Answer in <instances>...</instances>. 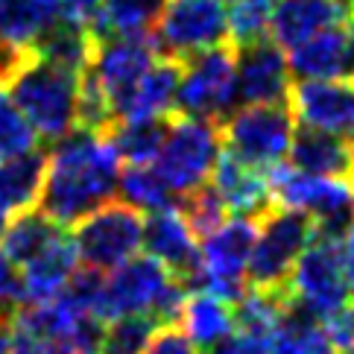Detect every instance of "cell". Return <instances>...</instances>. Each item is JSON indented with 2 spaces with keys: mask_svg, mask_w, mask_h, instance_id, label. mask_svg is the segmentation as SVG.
Instances as JSON below:
<instances>
[{
  "mask_svg": "<svg viewBox=\"0 0 354 354\" xmlns=\"http://www.w3.org/2000/svg\"><path fill=\"white\" fill-rule=\"evenodd\" d=\"M120 185V156L106 135L73 129L47 153L39 208L59 225H77L109 202Z\"/></svg>",
  "mask_w": 354,
  "mask_h": 354,
  "instance_id": "cell-1",
  "label": "cell"
},
{
  "mask_svg": "<svg viewBox=\"0 0 354 354\" xmlns=\"http://www.w3.org/2000/svg\"><path fill=\"white\" fill-rule=\"evenodd\" d=\"M80 77L82 73L65 71L32 53V59L18 71V77L9 82L12 103L30 120L35 135L50 144L77 129Z\"/></svg>",
  "mask_w": 354,
  "mask_h": 354,
  "instance_id": "cell-2",
  "label": "cell"
},
{
  "mask_svg": "<svg viewBox=\"0 0 354 354\" xmlns=\"http://www.w3.org/2000/svg\"><path fill=\"white\" fill-rule=\"evenodd\" d=\"M223 156V129L214 120H199L187 115H170L167 138L153 167L170 185L176 196H187L196 187L208 185L214 167Z\"/></svg>",
  "mask_w": 354,
  "mask_h": 354,
  "instance_id": "cell-3",
  "label": "cell"
},
{
  "mask_svg": "<svg viewBox=\"0 0 354 354\" xmlns=\"http://www.w3.org/2000/svg\"><path fill=\"white\" fill-rule=\"evenodd\" d=\"M220 129L225 153L270 173L281 167L284 158H290L296 138V115L290 103L243 106L225 118Z\"/></svg>",
  "mask_w": 354,
  "mask_h": 354,
  "instance_id": "cell-4",
  "label": "cell"
},
{
  "mask_svg": "<svg viewBox=\"0 0 354 354\" xmlns=\"http://www.w3.org/2000/svg\"><path fill=\"white\" fill-rule=\"evenodd\" d=\"M316 237V220L305 211L272 208L258 220V240L249 263V287L290 290L299 258Z\"/></svg>",
  "mask_w": 354,
  "mask_h": 354,
  "instance_id": "cell-5",
  "label": "cell"
},
{
  "mask_svg": "<svg viewBox=\"0 0 354 354\" xmlns=\"http://www.w3.org/2000/svg\"><path fill=\"white\" fill-rule=\"evenodd\" d=\"M237 100V47L223 44L196 53L182 65L176 115L223 123L234 115Z\"/></svg>",
  "mask_w": 354,
  "mask_h": 354,
  "instance_id": "cell-6",
  "label": "cell"
},
{
  "mask_svg": "<svg viewBox=\"0 0 354 354\" xmlns=\"http://www.w3.org/2000/svg\"><path fill=\"white\" fill-rule=\"evenodd\" d=\"M153 41L164 59L179 65L211 47L232 44L229 0H170Z\"/></svg>",
  "mask_w": 354,
  "mask_h": 354,
  "instance_id": "cell-7",
  "label": "cell"
},
{
  "mask_svg": "<svg viewBox=\"0 0 354 354\" xmlns=\"http://www.w3.org/2000/svg\"><path fill=\"white\" fill-rule=\"evenodd\" d=\"M258 240V220H225L214 234L199 240V281L196 290L234 301L249 287V263Z\"/></svg>",
  "mask_w": 354,
  "mask_h": 354,
  "instance_id": "cell-8",
  "label": "cell"
},
{
  "mask_svg": "<svg viewBox=\"0 0 354 354\" xmlns=\"http://www.w3.org/2000/svg\"><path fill=\"white\" fill-rule=\"evenodd\" d=\"M144 225L147 220L141 217V211L126 205L123 199L94 211L91 217L77 223V232H73L82 267L111 272L126 261L138 258V249L144 246Z\"/></svg>",
  "mask_w": 354,
  "mask_h": 354,
  "instance_id": "cell-9",
  "label": "cell"
},
{
  "mask_svg": "<svg viewBox=\"0 0 354 354\" xmlns=\"http://www.w3.org/2000/svg\"><path fill=\"white\" fill-rule=\"evenodd\" d=\"M290 296L296 305L310 310L319 319H331L334 313L348 308V281L343 267V246L339 237L316 234L313 243L299 258L293 275H290Z\"/></svg>",
  "mask_w": 354,
  "mask_h": 354,
  "instance_id": "cell-10",
  "label": "cell"
},
{
  "mask_svg": "<svg viewBox=\"0 0 354 354\" xmlns=\"http://www.w3.org/2000/svg\"><path fill=\"white\" fill-rule=\"evenodd\" d=\"M173 272L158 263L156 258H132L123 267L111 270L103 278V290H100L94 316L103 325L123 319V316H135V313H153L156 301L161 293L167 290L173 281Z\"/></svg>",
  "mask_w": 354,
  "mask_h": 354,
  "instance_id": "cell-11",
  "label": "cell"
},
{
  "mask_svg": "<svg viewBox=\"0 0 354 354\" xmlns=\"http://www.w3.org/2000/svg\"><path fill=\"white\" fill-rule=\"evenodd\" d=\"M161 59L153 35H111L97 44V56L91 62L94 77L103 85V91L111 103V111L120 120L126 100L132 97L149 68Z\"/></svg>",
  "mask_w": 354,
  "mask_h": 354,
  "instance_id": "cell-12",
  "label": "cell"
},
{
  "mask_svg": "<svg viewBox=\"0 0 354 354\" xmlns=\"http://www.w3.org/2000/svg\"><path fill=\"white\" fill-rule=\"evenodd\" d=\"M293 71L284 50L272 39L237 47V100L240 106L287 103L293 88Z\"/></svg>",
  "mask_w": 354,
  "mask_h": 354,
  "instance_id": "cell-13",
  "label": "cell"
},
{
  "mask_svg": "<svg viewBox=\"0 0 354 354\" xmlns=\"http://www.w3.org/2000/svg\"><path fill=\"white\" fill-rule=\"evenodd\" d=\"M290 109L301 126L354 141V85L346 80H301L290 88Z\"/></svg>",
  "mask_w": 354,
  "mask_h": 354,
  "instance_id": "cell-14",
  "label": "cell"
},
{
  "mask_svg": "<svg viewBox=\"0 0 354 354\" xmlns=\"http://www.w3.org/2000/svg\"><path fill=\"white\" fill-rule=\"evenodd\" d=\"M144 249L194 293L199 281V237L179 208L149 214L144 225Z\"/></svg>",
  "mask_w": 354,
  "mask_h": 354,
  "instance_id": "cell-15",
  "label": "cell"
},
{
  "mask_svg": "<svg viewBox=\"0 0 354 354\" xmlns=\"http://www.w3.org/2000/svg\"><path fill=\"white\" fill-rule=\"evenodd\" d=\"M351 6L343 0H278L270 18V39L281 50H293L339 24H348Z\"/></svg>",
  "mask_w": 354,
  "mask_h": 354,
  "instance_id": "cell-16",
  "label": "cell"
},
{
  "mask_svg": "<svg viewBox=\"0 0 354 354\" xmlns=\"http://www.w3.org/2000/svg\"><path fill=\"white\" fill-rule=\"evenodd\" d=\"M211 185L217 187V194L223 196L225 208L234 211L237 217H252L261 220L267 211H272V191H270V176L252 167V164L240 161L229 156L223 149V156L214 167Z\"/></svg>",
  "mask_w": 354,
  "mask_h": 354,
  "instance_id": "cell-17",
  "label": "cell"
},
{
  "mask_svg": "<svg viewBox=\"0 0 354 354\" xmlns=\"http://www.w3.org/2000/svg\"><path fill=\"white\" fill-rule=\"evenodd\" d=\"M290 167L322 179H354V141L331 132L296 129L293 149H290Z\"/></svg>",
  "mask_w": 354,
  "mask_h": 354,
  "instance_id": "cell-18",
  "label": "cell"
},
{
  "mask_svg": "<svg viewBox=\"0 0 354 354\" xmlns=\"http://www.w3.org/2000/svg\"><path fill=\"white\" fill-rule=\"evenodd\" d=\"M80 252L73 237L59 234L39 258H32L24 267V287L27 301H53L62 296V290L80 270Z\"/></svg>",
  "mask_w": 354,
  "mask_h": 354,
  "instance_id": "cell-19",
  "label": "cell"
},
{
  "mask_svg": "<svg viewBox=\"0 0 354 354\" xmlns=\"http://www.w3.org/2000/svg\"><path fill=\"white\" fill-rule=\"evenodd\" d=\"M348 24H339L290 50V71L301 80H337L348 71Z\"/></svg>",
  "mask_w": 354,
  "mask_h": 354,
  "instance_id": "cell-20",
  "label": "cell"
},
{
  "mask_svg": "<svg viewBox=\"0 0 354 354\" xmlns=\"http://www.w3.org/2000/svg\"><path fill=\"white\" fill-rule=\"evenodd\" d=\"M182 65L173 59H158L149 68L147 77L138 82L132 97L126 100L120 120H161L176 111V97H179Z\"/></svg>",
  "mask_w": 354,
  "mask_h": 354,
  "instance_id": "cell-21",
  "label": "cell"
},
{
  "mask_svg": "<svg viewBox=\"0 0 354 354\" xmlns=\"http://www.w3.org/2000/svg\"><path fill=\"white\" fill-rule=\"evenodd\" d=\"M44 176H47L44 149H32V153L0 161V214L15 217V214L39 205Z\"/></svg>",
  "mask_w": 354,
  "mask_h": 354,
  "instance_id": "cell-22",
  "label": "cell"
},
{
  "mask_svg": "<svg viewBox=\"0 0 354 354\" xmlns=\"http://www.w3.org/2000/svg\"><path fill=\"white\" fill-rule=\"evenodd\" d=\"M182 331L196 343L199 351H208L217 343H223L225 337H232L237 331V316L234 305L220 296L208 293V290H194L185 301L182 310Z\"/></svg>",
  "mask_w": 354,
  "mask_h": 354,
  "instance_id": "cell-23",
  "label": "cell"
},
{
  "mask_svg": "<svg viewBox=\"0 0 354 354\" xmlns=\"http://www.w3.org/2000/svg\"><path fill=\"white\" fill-rule=\"evenodd\" d=\"M62 18V0H0V41L32 50Z\"/></svg>",
  "mask_w": 354,
  "mask_h": 354,
  "instance_id": "cell-24",
  "label": "cell"
},
{
  "mask_svg": "<svg viewBox=\"0 0 354 354\" xmlns=\"http://www.w3.org/2000/svg\"><path fill=\"white\" fill-rule=\"evenodd\" d=\"M62 229H65V225L50 220L41 208L21 211L6 223L3 240H0V252H3L15 267L24 270L32 258H39L59 234H65Z\"/></svg>",
  "mask_w": 354,
  "mask_h": 354,
  "instance_id": "cell-25",
  "label": "cell"
},
{
  "mask_svg": "<svg viewBox=\"0 0 354 354\" xmlns=\"http://www.w3.org/2000/svg\"><path fill=\"white\" fill-rule=\"evenodd\" d=\"M97 44L100 41L91 30H85L68 18H59L32 50H35V56L53 62L59 68L73 71V73H85L97 56Z\"/></svg>",
  "mask_w": 354,
  "mask_h": 354,
  "instance_id": "cell-26",
  "label": "cell"
},
{
  "mask_svg": "<svg viewBox=\"0 0 354 354\" xmlns=\"http://www.w3.org/2000/svg\"><path fill=\"white\" fill-rule=\"evenodd\" d=\"M270 354H339L325 322L301 305H290L270 343Z\"/></svg>",
  "mask_w": 354,
  "mask_h": 354,
  "instance_id": "cell-27",
  "label": "cell"
},
{
  "mask_svg": "<svg viewBox=\"0 0 354 354\" xmlns=\"http://www.w3.org/2000/svg\"><path fill=\"white\" fill-rule=\"evenodd\" d=\"M170 0H103L97 39L111 35H153Z\"/></svg>",
  "mask_w": 354,
  "mask_h": 354,
  "instance_id": "cell-28",
  "label": "cell"
},
{
  "mask_svg": "<svg viewBox=\"0 0 354 354\" xmlns=\"http://www.w3.org/2000/svg\"><path fill=\"white\" fill-rule=\"evenodd\" d=\"M118 191L126 205L138 208L141 214L179 208V196L170 191V185L161 179V173L153 164H126V170L120 173Z\"/></svg>",
  "mask_w": 354,
  "mask_h": 354,
  "instance_id": "cell-29",
  "label": "cell"
},
{
  "mask_svg": "<svg viewBox=\"0 0 354 354\" xmlns=\"http://www.w3.org/2000/svg\"><path fill=\"white\" fill-rule=\"evenodd\" d=\"M170 118L161 120H118L106 138L115 144L120 161L126 164H156L164 138H167Z\"/></svg>",
  "mask_w": 354,
  "mask_h": 354,
  "instance_id": "cell-30",
  "label": "cell"
},
{
  "mask_svg": "<svg viewBox=\"0 0 354 354\" xmlns=\"http://www.w3.org/2000/svg\"><path fill=\"white\" fill-rule=\"evenodd\" d=\"M161 328L164 325L153 313L123 316V319L109 322L97 354H147V348L153 346V339L158 337Z\"/></svg>",
  "mask_w": 354,
  "mask_h": 354,
  "instance_id": "cell-31",
  "label": "cell"
},
{
  "mask_svg": "<svg viewBox=\"0 0 354 354\" xmlns=\"http://www.w3.org/2000/svg\"><path fill=\"white\" fill-rule=\"evenodd\" d=\"M278 0H229L232 44L243 47L252 41L270 39V18Z\"/></svg>",
  "mask_w": 354,
  "mask_h": 354,
  "instance_id": "cell-32",
  "label": "cell"
},
{
  "mask_svg": "<svg viewBox=\"0 0 354 354\" xmlns=\"http://www.w3.org/2000/svg\"><path fill=\"white\" fill-rule=\"evenodd\" d=\"M179 211L185 214V220L191 223V229L199 240H205L208 234H214L220 229V225L225 223V214H229V208H225L223 196L217 194V187H214L211 182L196 187L194 194H187L179 199Z\"/></svg>",
  "mask_w": 354,
  "mask_h": 354,
  "instance_id": "cell-33",
  "label": "cell"
},
{
  "mask_svg": "<svg viewBox=\"0 0 354 354\" xmlns=\"http://www.w3.org/2000/svg\"><path fill=\"white\" fill-rule=\"evenodd\" d=\"M35 141H39V135H35L30 120L21 115V109L12 103V97L0 88V161L39 149Z\"/></svg>",
  "mask_w": 354,
  "mask_h": 354,
  "instance_id": "cell-34",
  "label": "cell"
},
{
  "mask_svg": "<svg viewBox=\"0 0 354 354\" xmlns=\"http://www.w3.org/2000/svg\"><path fill=\"white\" fill-rule=\"evenodd\" d=\"M24 301H27L24 270L15 267V263L0 252V319H12Z\"/></svg>",
  "mask_w": 354,
  "mask_h": 354,
  "instance_id": "cell-35",
  "label": "cell"
},
{
  "mask_svg": "<svg viewBox=\"0 0 354 354\" xmlns=\"http://www.w3.org/2000/svg\"><path fill=\"white\" fill-rule=\"evenodd\" d=\"M62 18L80 24V27L91 30L97 35L100 21H103V0H62Z\"/></svg>",
  "mask_w": 354,
  "mask_h": 354,
  "instance_id": "cell-36",
  "label": "cell"
},
{
  "mask_svg": "<svg viewBox=\"0 0 354 354\" xmlns=\"http://www.w3.org/2000/svg\"><path fill=\"white\" fill-rule=\"evenodd\" d=\"M147 354H199V348L179 325H167L158 331V337L147 348Z\"/></svg>",
  "mask_w": 354,
  "mask_h": 354,
  "instance_id": "cell-37",
  "label": "cell"
},
{
  "mask_svg": "<svg viewBox=\"0 0 354 354\" xmlns=\"http://www.w3.org/2000/svg\"><path fill=\"white\" fill-rule=\"evenodd\" d=\"M325 328L339 354H354V308H343L339 313H334L331 319H325Z\"/></svg>",
  "mask_w": 354,
  "mask_h": 354,
  "instance_id": "cell-38",
  "label": "cell"
},
{
  "mask_svg": "<svg viewBox=\"0 0 354 354\" xmlns=\"http://www.w3.org/2000/svg\"><path fill=\"white\" fill-rule=\"evenodd\" d=\"M205 354H270V346L263 339H255L243 331H234L232 337H225L223 343L208 348Z\"/></svg>",
  "mask_w": 354,
  "mask_h": 354,
  "instance_id": "cell-39",
  "label": "cell"
},
{
  "mask_svg": "<svg viewBox=\"0 0 354 354\" xmlns=\"http://www.w3.org/2000/svg\"><path fill=\"white\" fill-rule=\"evenodd\" d=\"M339 246H343V267H346V281H348V293L354 299V225L343 234L339 240Z\"/></svg>",
  "mask_w": 354,
  "mask_h": 354,
  "instance_id": "cell-40",
  "label": "cell"
},
{
  "mask_svg": "<svg viewBox=\"0 0 354 354\" xmlns=\"http://www.w3.org/2000/svg\"><path fill=\"white\" fill-rule=\"evenodd\" d=\"M0 354H12V319H0Z\"/></svg>",
  "mask_w": 354,
  "mask_h": 354,
  "instance_id": "cell-41",
  "label": "cell"
},
{
  "mask_svg": "<svg viewBox=\"0 0 354 354\" xmlns=\"http://www.w3.org/2000/svg\"><path fill=\"white\" fill-rule=\"evenodd\" d=\"M348 77H354V24H351V30H348Z\"/></svg>",
  "mask_w": 354,
  "mask_h": 354,
  "instance_id": "cell-42",
  "label": "cell"
},
{
  "mask_svg": "<svg viewBox=\"0 0 354 354\" xmlns=\"http://www.w3.org/2000/svg\"><path fill=\"white\" fill-rule=\"evenodd\" d=\"M348 3H351V18H354V0H348Z\"/></svg>",
  "mask_w": 354,
  "mask_h": 354,
  "instance_id": "cell-43",
  "label": "cell"
},
{
  "mask_svg": "<svg viewBox=\"0 0 354 354\" xmlns=\"http://www.w3.org/2000/svg\"><path fill=\"white\" fill-rule=\"evenodd\" d=\"M343 3H348V0H343ZM348 6H351V3H348Z\"/></svg>",
  "mask_w": 354,
  "mask_h": 354,
  "instance_id": "cell-44",
  "label": "cell"
},
{
  "mask_svg": "<svg viewBox=\"0 0 354 354\" xmlns=\"http://www.w3.org/2000/svg\"><path fill=\"white\" fill-rule=\"evenodd\" d=\"M88 354H94V351H88Z\"/></svg>",
  "mask_w": 354,
  "mask_h": 354,
  "instance_id": "cell-45",
  "label": "cell"
}]
</instances>
